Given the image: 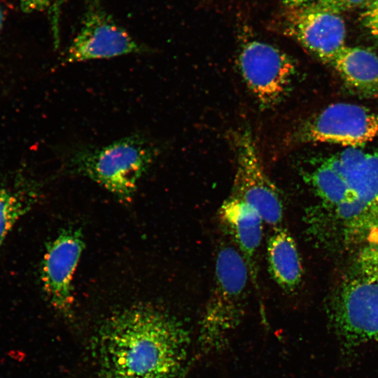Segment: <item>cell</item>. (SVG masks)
Segmentation results:
<instances>
[{
  "label": "cell",
  "mask_w": 378,
  "mask_h": 378,
  "mask_svg": "<svg viewBox=\"0 0 378 378\" xmlns=\"http://www.w3.org/2000/svg\"><path fill=\"white\" fill-rule=\"evenodd\" d=\"M304 177L317 200L307 216L316 240L362 247L378 242V151L346 148Z\"/></svg>",
  "instance_id": "1"
},
{
  "label": "cell",
  "mask_w": 378,
  "mask_h": 378,
  "mask_svg": "<svg viewBox=\"0 0 378 378\" xmlns=\"http://www.w3.org/2000/svg\"><path fill=\"white\" fill-rule=\"evenodd\" d=\"M190 336L174 316L148 305L106 318L96 338L97 378H186Z\"/></svg>",
  "instance_id": "2"
},
{
  "label": "cell",
  "mask_w": 378,
  "mask_h": 378,
  "mask_svg": "<svg viewBox=\"0 0 378 378\" xmlns=\"http://www.w3.org/2000/svg\"><path fill=\"white\" fill-rule=\"evenodd\" d=\"M328 317L342 356L378 346V242L361 247L328 303Z\"/></svg>",
  "instance_id": "3"
},
{
  "label": "cell",
  "mask_w": 378,
  "mask_h": 378,
  "mask_svg": "<svg viewBox=\"0 0 378 378\" xmlns=\"http://www.w3.org/2000/svg\"><path fill=\"white\" fill-rule=\"evenodd\" d=\"M158 154L151 139L134 134L105 146L75 148L66 158L65 168L69 173L90 178L127 202Z\"/></svg>",
  "instance_id": "4"
},
{
  "label": "cell",
  "mask_w": 378,
  "mask_h": 378,
  "mask_svg": "<svg viewBox=\"0 0 378 378\" xmlns=\"http://www.w3.org/2000/svg\"><path fill=\"white\" fill-rule=\"evenodd\" d=\"M251 280L247 265L234 245L223 244L215 261L214 281L202 316L199 346L203 354L225 349L244 315Z\"/></svg>",
  "instance_id": "5"
},
{
  "label": "cell",
  "mask_w": 378,
  "mask_h": 378,
  "mask_svg": "<svg viewBox=\"0 0 378 378\" xmlns=\"http://www.w3.org/2000/svg\"><path fill=\"white\" fill-rule=\"evenodd\" d=\"M378 137V111L351 103L332 104L302 124L290 143H326L359 148Z\"/></svg>",
  "instance_id": "6"
},
{
  "label": "cell",
  "mask_w": 378,
  "mask_h": 378,
  "mask_svg": "<svg viewBox=\"0 0 378 378\" xmlns=\"http://www.w3.org/2000/svg\"><path fill=\"white\" fill-rule=\"evenodd\" d=\"M150 48L135 40L118 24L102 0H85L81 27L64 55V63L109 59L148 52Z\"/></svg>",
  "instance_id": "7"
},
{
  "label": "cell",
  "mask_w": 378,
  "mask_h": 378,
  "mask_svg": "<svg viewBox=\"0 0 378 378\" xmlns=\"http://www.w3.org/2000/svg\"><path fill=\"white\" fill-rule=\"evenodd\" d=\"M236 172L231 196L253 207L264 223L282 226L284 204L280 193L267 176L253 136L248 129L233 136Z\"/></svg>",
  "instance_id": "8"
},
{
  "label": "cell",
  "mask_w": 378,
  "mask_h": 378,
  "mask_svg": "<svg viewBox=\"0 0 378 378\" xmlns=\"http://www.w3.org/2000/svg\"><path fill=\"white\" fill-rule=\"evenodd\" d=\"M238 65L245 83L264 108L282 100L295 73L294 62L286 53L256 40L243 46Z\"/></svg>",
  "instance_id": "9"
},
{
  "label": "cell",
  "mask_w": 378,
  "mask_h": 378,
  "mask_svg": "<svg viewBox=\"0 0 378 378\" xmlns=\"http://www.w3.org/2000/svg\"><path fill=\"white\" fill-rule=\"evenodd\" d=\"M284 32L305 50L329 64L345 45L346 29L340 13L314 1L289 8Z\"/></svg>",
  "instance_id": "10"
},
{
  "label": "cell",
  "mask_w": 378,
  "mask_h": 378,
  "mask_svg": "<svg viewBox=\"0 0 378 378\" xmlns=\"http://www.w3.org/2000/svg\"><path fill=\"white\" fill-rule=\"evenodd\" d=\"M83 248L81 232L66 228L48 244L43 257L44 290L54 308L64 316H70L72 312V279Z\"/></svg>",
  "instance_id": "11"
},
{
  "label": "cell",
  "mask_w": 378,
  "mask_h": 378,
  "mask_svg": "<svg viewBox=\"0 0 378 378\" xmlns=\"http://www.w3.org/2000/svg\"><path fill=\"white\" fill-rule=\"evenodd\" d=\"M218 213L223 226L247 265L251 282L258 289V254L262 239V218L253 207L232 196L221 204Z\"/></svg>",
  "instance_id": "12"
},
{
  "label": "cell",
  "mask_w": 378,
  "mask_h": 378,
  "mask_svg": "<svg viewBox=\"0 0 378 378\" xmlns=\"http://www.w3.org/2000/svg\"><path fill=\"white\" fill-rule=\"evenodd\" d=\"M270 274L284 291L293 293L300 286L303 267L296 242L283 226L273 228L267 245Z\"/></svg>",
  "instance_id": "13"
},
{
  "label": "cell",
  "mask_w": 378,
  "mask_h": 378,
  "mask_svg": "<svg viewBox=\"0 0 378 378\" xmlns=\"http://www.w3.org/2000/svg\"><path fill=\"white\" fill-rule=\"evenodd\" d=\"M350 88L378 97V55L361 47L345 46L330 64Z\"/></svg>",
  "instance_id": "14"
},
{
  "label": "cell",
  "mask_w": 378,
  "mask_h": 378,
  "mask_svg": "<svg viewBox=\"0 0 378 378\" xmlns=\"http://www.w3.org/2000/svg\"><path fill=\"white\" fill-rule=\"evenodd\" d=\"M35 199L30 193L0 188V244L16 222L31 209Z\"/></svg>",
  "instance_id": "15"
},
{
  "label": "cell",
  "mask_w": 378,
  "mask_h": 378,
  "mask_svg": "<svg viewBox=\"0 0 378 378\" xmlns=\"http://www.w3.org/2000/svg\"><path fill=\"white\" fill-rule=\"evenodd\" d=\"M64 0H20V8L26 13L50 9L58 17L59 9Z\"/></svg>",
  "instance_id": "16"
},
{
  "label": "cell",
  "mask_w": 378,
  "mask_h": 378,
  "mask_svg": "<svg viewBox=\"0 0 378 378\" xmlns=\"http://www.w3.org/2000/svg\"><path fill=\"white\" fill-rule=\"evenodd\" d=\"M362 19L368 31L378 39V0H370L365 4Z\"/></svg>",
  "instance_id": "17"
},
{
  "label": "cell",
  "mask_w": 378,
  "mask_h": 378,
  "mask_svg": "<svg viewBox=\"0 0 378 378\" xmlns=\"http://www.w3.org/2000/svg\"><path fill=\"white\" fill-rule=\"evenodd\" d=\"M370 0H316L319 4L334 12H341L365 5Z\"/></svg>",
  "instance_id": "18"
},
{
  "label": "cell",
  "mask_w": 378,
  "mask_h": 378,
  "mask_svg": "<svg viewBox=\"0 0 378 378\" xmlns=\"http://www.w3.org/2000/svg\"><path fill=\"white\" fill-rule=\"evenodd\" d=\"M316 0H283L284 4L289 8H295L310 4Z\"/></svg>",
  "instance_id": "19"
},
{
  "label": "cell",
  "mask_w": 378,
  "mask_h": 378,
  "mask_svg": "<svg viewBox=\"0 0 378 378\" xmlns=\"http://www.w3.org/2000/svg\"><path fill=\"white\" fill-rule=\"evenodd\" d=\"M3 22H4V13L1 9V6L0 5V31L2 28Z\"/></svg>",
  "instance_id": "20"
}]
</instances>
